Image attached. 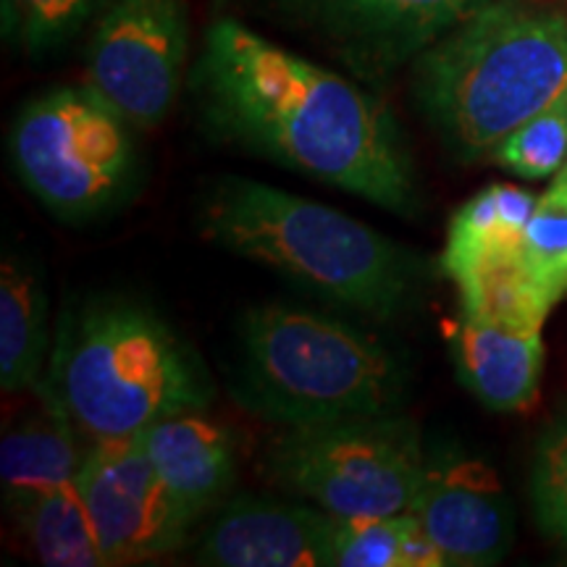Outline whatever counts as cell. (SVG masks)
<instances>
[{
    "mask_svg": "<svg viewBox=\"0 0 567 567\" xmlns=\"http://www.w3.org/2000/svg\"><path fill=\"white\" fill-rule=\"evenodd\" d=\"M189 87L203 122L224 142L400 216L417 210L413 161L392 113L243 21H213Z\"/></svg>",
    "mask_w": 567,
    "mask_h": 567,
    "instance_id": "6da1fadb",
    "label": "cell"
},
{
    "mask_svg": "<svg viewBox=\"0 0 567 567\" xmlns=\"http://www.w3.org/2000/svg\"><path fill=\"white\" fill-rule=\"evenodd\" d=\"M423 116L457 161L473 163L567 92V11L492 0L413 61Z\"/></svg>",
    "mask_w": 567,
    "mask_h": 567,
    "instance_id": "7a4b0ae2",
    "label": "cell"
},
{
    "mask_svg": "<svg viewBox=\"0 0 567 567\" xmlns=\"http://www.w3.org/2000/svg\"><path fill=\"white\" fill-rule=\"evenodd\" d=\"M200 229L239 258L373 318L410 308L421 281L415 255L384 234L329 205L245 176H218L208 184Z\"/></svg>",
    "mask_w": 567,
    "mask_h": 567,
    "instance_id": "3957f363",
    "label": "cell"
},
{
    "mask_svg": "<svg viewBox=\"0 0 567 567\" xmlns=\"http://www.w3.org/2000/svg\"><path fill=\"white\" fill-rule=\"evenodd\" d=\"M38 389L92 442L134 439L213 402L210 373L193 347L124 297H97L61 318Z\"/></svg>",
    "mask_w": 567,
    "mask_h": 567,
    "instance_id": "277c9868",
    "label": "cell"
},
{
    "mask_svg": "<svg viewBox=\"0 0 567 567\" xmlns=\"http://www.w3.org/2000/svg\"><path fill=\"white\" fill-rule=\"evenodd\" d=\"M231 396L284 429L400 413L408 375L373 337L337 318L258 305L239 321Z\"/></svg>",
    "mask_w": 567,
    "mask_h": 567,
    "instance_id": "5b68a950",
    "label": "cell"
},
{
    "mask_svg": "<svg viewBox=\"0 0 567 567\" xmlns=\"http://www.w3.org/2000/svg\"><path fill=\"white\" fill-rule=\"evenodd\" d=\"M423 465L421 431L400 413L284 429L264 455L276 488L342 520L410 513Z\"/></svg>",
    "mask_w": 567,
    "mask_h": 567,
    "instance_id": "8992f818",
    "label": "cell"
},
{
    "mask_svg": "<svg viewBox=\"0 0 567 567\" xmlns=\"http://www.w3.org/2000/svg\"><path fill=\"white\" fill-rule=\"evenodd\" d=\"M134 126L90 84L27 103L9 151L24 187L63 221H87L124 203L137 182Z\"/></svg>",
    "mask_w": 567,
    "mask_h": 567,
    "instance_id": "52a82bcc",
    "label": "cell"
},
{
    "mask_svg": "<svg viewBox=\"0 0 567 567\" xmlns=\"http://www.w3.org/2000/svg\"><path fill=\"white\" fill-rule=\"evenodd\" d=\"M87 55V84L134 130L166 122L189 53L187 0H103Z\"/></svg>",
    "mask_w": 567,
    "mask_h": 567,
    "instance_id": "ba28073f",
    "label": "cell"
},
{
    "mask_svg": "<svg viewBox=\"0 0 567 567\" xmlns=\"http://www.w3.org/2000/svg\"><path fill=\"white\" fill-rule=\"evenodd\" d=\"M76 486L109 567L172 555L200 520L163 484L140 436L95 442L82 460Z\"/></svg>",
    "mask_w": 567,
    "mask_h": 567,
    "instance_id": "9c48e42d",
    "label": "cell"
},
{
    "mask_svg": "<svg viewBox=\"0 0 567 567\" xmlns=\"http://www.w3.org/2000/svg\"><path fill=\"white\" fill-rule=\"evenodd\" d=\"M410 513L446 565H499L515 544V509L502 481L478 457L452 444L425 452Z\"/></svg>",
    "mask_w": 567,
    "mask_h": 567,
    "instance_id": "30bf717a",
    "label": "cell"
},
{
    "mask_svg": "<svg viewBox=\"0 0 567 567\" xmlns=\"http://www.w3.org/2000/svg\"><path fill=\"white\" fill-rule=\"evenodd\" d=\"M363 76L415 61L431 42L492 0H279Z\"/></svg>",
    "mask_w": 567,
    "mask_h": 567,
    "instance_id": "8fae6325",
    "label": "cell"
},
{
    "mask_svg": "<svg viewBox=\"0 0 567 567\" xmlns=\"http://www.w3.org/2000/svg\"><path fill=\"white\" fill-rule=\"evenodd\" d=\"M337 523L321 507L234 496L205 528L195 559L213 567H334Z\"/></svg>",
    "mask_w": 567,
    "mask_h": 567,
    "instance_id": "7c38bea8",
    "label": "cell"
},
{
    "mask_svg": "<svg viewBox=\"0 0 567 567\" xmlns=\"http://www.w3.org/2000/svg\"><path fill=\"white\" fill-rule=\"evenodd\" d=\"M450 347L457 379L481 405L494 413H523L534 405L544 373L542 331L463 316Z\"/></svg>",
    "mask_w": 567,
    "mask_h": 567,
    "instance_id": "4fadbf2b",
    "label": "cell"
},
{
    "mask_svg": "<svg viewBox=\"0 0 567 567\" xmlns=\"http://www.w3.org/2000/svg\"><path fill=\"white\" fill-rule=\"evenodd\" d=\"M142 450L172 492L200 517L218 507L237 478L229 429L203 410L176 413L140 434Z\"/></svg>",
    "mask_w": 567,
    "mask_h": 567,
    "instance_id": "5bb4252c",
    "label": "cell"
},
{
    "mask_svg": "<svg viewBox=\"0 0 567 567\" xmlns=\"http://www.w3.org/2000/svg\"><path fill=\"white\" fill-rule=\"evenodd\" d=\"M34 392L40 396V408L11 425L0 444V484L13 515H21L45 494L71 484L82 465L74 421L45 392Z\"/></svg>",
    "mask_w": 567,
    "mask_h": 567,
    "instance_id": "9a60e30c",
    "label": "cell"
},
{
    "mask_svg": "<svg viewBox=\"0 0 567 567\" xmlns=\"http://www.w3.org/2000/svg\"><path fill=\"white\" fill-rule=\"evenodd\" d=\"M48 297L34 268L19 255L0 266V386L6 394L38 389L45 373Z\"/></svg>",
    "mask_w": 567,
    "mask_h": 567,
    "instance_id": "2e32d148",
    "label": "cell"
},
{
    "mask_svg": "<svg viewBox=\"0 0 567 567\" xmlns=\"http://www.w3.org/2000/svg\"><path fill=\"white\" fill-rule=\"evenodd\" d=\"M536 203L534 193L515 184H492L481 189L452 216L442 255L444 274L457 281L486 260L515 252Z\"/></svg>",
    "mask_w": 567,
    "mask_h": 567,
    "instance_id": "e0dca14e",
    "label": "cell"
},
{
    "mask_svg": "<svg viewBox=\"0 0 567 567\" xmlns=\"http://www.w3.org/2000/svg\"><path fill=\"white\" fill-rule=\"evenodd\" d=\"M42 565L109 567L76 478L17 515Z\"/></svg>",
    "mask_w": 567,
    "mask_h": 567,
    "instance_id": "ac0fdd59",
    "label": "cell"
},
{
    "mask_svg": "<svg viewBox=\"0 0 567 567\" xmlns=\"http://www.w3.org/2000/svg\"><path fill=\"white\" fill-rule=\"evenodd\" d=\"M413 513L339 517L334 536V567H444Z\"/></svg>",
    "mask_w": 567,
    "mask_h": 567,
    "instance_id": "d6986e66",
    "label": "cell"
},
{
    "mask_svg": "<svg viewBox=\"0 0 567 567\" xmlns=\"http://www.w3.org/2000/svg\"><path fill=\"white\" fill-rule=\"evenodd\" d=\"M515 258L551 305L567 295V179L555 176L538 197Z\"/></svg>",
    "mask_w": 567,
    "mask_h": 567,
    "instance_id": "ffe728a7",
    "label": "cell"
},
{
    "mask_svg": "<svg viewBox=\"0 0 567 567\" xmlns=\"http://www.w3.org/2000/svg\"><path fill=\"white\" fill-rule=\"evenodd\" d=\"M103 0H0L9 45L30 55L51 53L84 27Z\"/></svg>",
    "mask_w": 567,
    "mask_h": 567,
    "instance_id": "44dd1931",
    "label": "cell"
},
{
    "mask_svg": "<svg viewBox=\"0 0 567 567\" xmlns=\"http://www.w3.org/2000/svg\"><path fill=\"white\" fill-rule=\"evenodd\" d=\"M492 158L523 179L557 176L567 158V92L496 147Z\"/></svg>",
    "mask_w": 567,
    "mask_h": 567,
    "instance_id": "7402d4cb",
    "label": "cell"
},
{
    "mask_svg": "<svg viewBox=\"0 0 567 567\" xmlns=\"http://www.w3.org/2000/svg\"><path fill=\"white\" fill-rule=\"evenodd\" d=\"M530 505L544 534L567 547V410L544 425L536 442Z\"/></svg>",
    "mask_w": 567,
    "mask_h": 567,
    "instance_id": "603a6c76",
    "label": "cell"
},
{
    "mask_svg": "<svg viewBox=\"0 0 567 567\" xmlns=\"http://www.w3.org/2000/svg\"><path fill=\"white\" fill-rule=\"evenodd\" d=\"M557 176H559V179H567V158H565V166L559 168V174H557Z\"/></svg>",
    "mask_w": 567,
    "mask_h": 567,
    "instance_id": "cb8c5ba5",
    "label": "cell"
}]
</instances>
